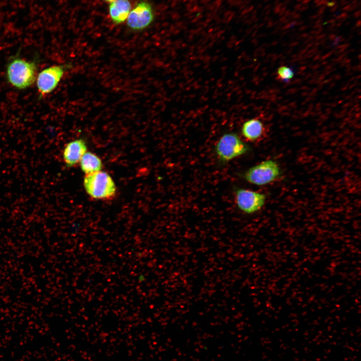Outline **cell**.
<instances>
[{"label": "cell", "mask_w": 361, "mask_h": 361, "mask_svg": "<svg viewBox=\"0 0 361 361\" xmlns=\"http://www.w3.org/2000/svg\"><path fill=\"white\" fill-rule=\"evenodd\" d=\"M66 69L64 65H53L46 68L38 74L36 84L40 99L55 89L63 77Z\"/></svg>", "instance_id": "5"}, {"label": "cell", "mask_w": 361, "mask_h": 361, "mask_svg": "<svg viewBox=\"0 0 361 361\" xmlns=\"http://www.w3.org/2000/svg\"><path fill=\"white\" fill-rule=\"evenodd\" d=\"M104 1H106V2H108L111 3V2H113V1H115V0H104Z\"/></svg>", "instance_id": "14"}, {"label": "cell", "mask_w": 361, "mask_h": 361, "mask_svg": "<svg viewBox=\"0 0 361 361\" xmlns=\"http://www.w3.org/2000/svg\"><path fill=\"white\" fill-rule=\"evenodd\" d=\"M37 57L33 60H26L18 55L11 58L6 66V77L14 88L22 90L32 85L36 80Z\"/></svg>", "instance_id": "1"}, {"label": "cell", "mask_w": 361, "mask_h": 361, "mask_svg": "<svg viewBox=\"0 0 361 361\" xmlns=\"http://www.w3.org/2000/svg\"><path fill=\"white\" fill-rule=\"evenodd\" d=\"M251 150L250 146L235 133L224 134L217 142L214 150L219 161L226 163Z\"/></svg>", "instance_id": "3"}, {"label": "cell", "mask_w": 361, "mask_h": 361, "mask_svg": "<svg viewBox=\"0 0 361 361\" xmlns=\"http://www.w3.org/2000/svg\"><path fill=\"white\" fill-rule=\"evenodd\" d=\"M235 201L238 209L247 214H253L265 205L266 197L264 194L243 188H236Z\"/></svg>", "instance_id": "6"}, {"label": "cell", "mask_w": 361, "mask_h": 361, "mask_svg": "<svg viewBox=\"0 0 361 361\" xmlns=\"http://www.w3.org/2000/svg\"><path fill=\"white\" fill-rule=\"evenodd\" d=\"M265 127L262 121L258 118H252L245 121L241 127L242 135L247 140L255 141L263 135Z\"/></svg>", "instance_id": "10"}, {"label": "cell", "mask_w": 361, "mask_h": 361, "mask_svg": "<svg viewBox=\"0 0 361 361\" xmlns=\"http://www.w3.org/2000/svg\"><path fill=\"white\" fill-rule=\"evenodd\" d=\"M294 76V69L290 67L281 66L277 70V79L286 83H289Z\"/></svg>", "instance_id": "12"}, {"label": "cell", "mask_w": 361, "mask_h": 361, "mask_svg": "<svg viewBox=\"0 0 361 361\" xmlns=\"http://www.w3.org/2000/svg\"><path fill=\"white\" fill-rule=\"evenodd\" d=\"M85 141L81 138L76 139L68 142L63 151V159L68 167L76 166L87 151Z\"/></svg>", "instance_id": "8"}, {"label": "cell", "mask_w": 361, "mask_h": 361, "mask_svg": "<svg viewBox=\"0 0 361 361\" xmlns=\"http://www.w3.org/2000/svg\"><path fill=\"white\" fill-rule=\"evenodd\" d=\"M131 11V5L128 0H115L109 6V14L115 24L124 22Z\"/></svg>", "instance_id": "9"}, {"label": "cell", "mask_w": 361, "mask_h": 361, "mask_svg": "<svg viewBox=\"0 0 361 361\" xmlns=\"http://www.w3.org/2000/svg\"><path fill=\"white\" fill-rule=\"evenodd\" d=\"M82 170L86 174H90L101 170L103 163L100 158L95 153L86 151L80 161Z\"/></svg>", "instance_id": "11"}, {"label": "cell", "mask_w": 361, "mask_h": 361, "mask_svg": "<svg viewBox=\"0 0 361 361\" xmlns=\"http://www.w3.org/2000/svg\"><path fill=\"white\" fill-rule=\"evenodd\" d=\"M281 173L277 162L268 159L252 166L242 174L241 176L250 184L264 186L277 179Z\"/></svg>", "instance_id": "4"}, {"label": "cell", "mask_w": 361, "mask_h": 361, "mask_svg": "<svg viewBox=\"0 0 361 361\" xmlns=\"http://www.w3.org/2000/svg\"><path fill=\"white\" fill-rule=\"evenodd\" d=\"M154 19L152 5L142 1L130 11L127 18V26L133 31H141L149 26Z\"/></svg>", "instance_id": "7"}, {"label": "cell", "mask_w": 361, "mask_h": 361, "mask_svg": "<svg viewBox=\"0 0 361 361\" xmlns=\"http://www.w3.org/2000/svg\"><path fill=\"white\" fill-rule=\"evenodd\" d=\"M144 279V276H142L141 275L139 276V281H141L143 280Z\"/></svg>", "instance_id": "13"}, {"label": "cell", "mask_w": 361, "mask_h": 361, "mask_svg": "<svg viewBox=\"0 0 361 361\" xmlns=\"http://www.w3.org/2000/svg\"><path fill=\"white\" fill-rule=\"evenodd\" d=\"M83 185L87 194L92 199L109 200L116 196L115 184L111 176L105 171L100 170L86 174Z\"/></svg>", "instance_id": "2"}]
</instances>
